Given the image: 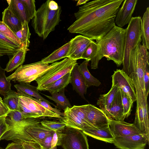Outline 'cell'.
<instances>
[{
  "label": "cell",
  "mask_w": 149,
  "mask_h": 149,
  "mask_svg": "<svg viewBox=\"0 0 149 149\" xmlns=\"http://www.w3.org/2000/svg\"><path fill=\"white\" fill-rule=\"evenodd\" d=\"M123 1L95 0L87 2L74 13L76 20L67 30L91 40L100 39L116 25L115 18Z\"/></svg>",
  "instance_id": "1"
},
{
  "label": "cell",
  "mask_w": 149,
  "mask_h": 149,
  "mask_svg": "<svg viewBox=\"0 0 149 149\" xmlns=\"http://www.w3.org/2000/svg\"><path fill=\"white\" fill-rule=\"evenodd\" d=\"M126 29L115 25L100 39L97 41L99 46L97 53L91 61L92 69L98 68L99 61L104 57L113 61L118 67L122 64Z\"/></svg>",
  "instance_id": "2"
},
{
  "label": "cell",
  "mask_w": 149,
  "mask_h": 149,
  "mask_svg": "<svg viewBox=\"0 0 149 149\" xmlns=\"http://www.w3.org/2000/svg\"><path fill=\"white\" fill-rule=\"evenodd\" d=\"M49 0L42 4L36 11L32 19L31 25L35 33L43 40L55 30L56 26L61 21L62 9L59 6L58 9L52 10L49 6Z\"/></svg>",
  "instance_id": "3"
},
{
  "label": "cell",
  "mask_w": 149,
  "mask_h": 149,
  "mask_svg": "<svg viewBox=\"0 0 149 149\" xmlns=\"http://www.w3.org/2000/svg\"><path fill=\"white\" fill-rule=\"evenodd\" d=\"M56 62L52 64H45L40 61L32 63L21 65L11 75L7 77L9 81H17L30 84L42 74L54 67L59 63Z\"/></svg>",
  "instance_id": "4"
},
{
  "label": "cell",
  "mask_w": 149,
  "mask_h": 149,
  "mask_svg": "<svg viewBox=\"0 0 149 149\" xmlns=\"http://www.w3.org/2000/svg\"><path fill=\"white\" fill-rule=\"evenodd\" d=\"M140 16L132 17L126 29L123 58L122 69L125 73L130 65L132 51L142 41L141 36V19Z\"/></svg>",
  "instance_id": "5"
},
{
  "label": "cell",
  "mask_w": 149,
  "mask_h": 149,
  "mask_svg": "<svg viewBox=\"0 0 149 149\" xmlns=\"http://www.w3.org/2000/svg\"><path fill=\"white\" fill-rule=\"evenodd\" d=\"M57 133V146L63 149H89L87 135L82 131L66 127Z\"/></svg>",
  "instance_id": "6"
},
{
  "label": "cell",
  "mask_w": 149,
  "mask_h": 149,
  "mask_svg": "<svg viewBox=\"0 0 149 149\" xmlns=\"http://www.w3.org/2000/svg\"><path fill=\"white\" fill-rule=\"evenodd\" d=\"M77 63V60L68 58L60 61L57 65L45 72L35 80L38 85V90L42 91L46 87L71 72Z\"/></svg>",
  "instance_id": "7"
},
{
  "label": "cell",
  "mask_w": 149,
  "mask_h": 149,
  "mask_svg": "<svg viewBox=\"0 0 149 149\" xmlns=\"http://www.w3.org/2000/svg\"><path fill=\"white\" fill-rule=\"evenodd\" d=\"M149 139L142 134L115 137L112 143L120 149H145Z\"/></svg>",
  "instance_id": "8"
},
{
  "label": "cell",
  "mask_w": 149,
  "mask_h": 149,
  "mask_svg": "<svg viewBox=\"0 0 149 149\" xmlns=\"http://www.w3.org/2000/svg\"><path fill=\"white\" fill-rule=\"evenodd\" d=\"M112 85L121 89L134 102L136 101L135 87L132 79L122 70L117 69L112 76Z\"/></svg>",
  "instance_id": "9"
},
{
  "label": "cell",
  "mask_w": 149,
  "mask_h": 149,
  "mask_svg": "<svg viewBox=\"0 0 149 149\" xmlns=\"http://www.w3.org/2000/svg\"><path fill=\"white\" fill-rule=\"evenodd\" d=\"M90 123L95 128L109 126V120L105 113L100 109L89 104L80 106Z\"/></svg>",
  "instance_id": "10"
},
{
  "label": "cell",
  "mask_w": 149,
  "mask_h": 149,
  "mask_svg": "<svg viewBox=\"0 0 149 149\" xmlns=\"http://www.w3.org/2000/svg\"><path fill=\"white\" fill-rule=\"evenodd\" d=\"M144 67L139 44L132 51L129 69L126 73L129 76L135 73L138 77L141 88L147 96L143 80Z\"/></svg>",
  "instance_id": "11"
},
{
  "label": "cell",
  "mask_w": 149,
  "mask_h": 149,
  "mask_svg": "<svg viewBox=\"0 0 149 149\" xmlns=\"http://www.w3.org/2000/svg\"><path fill=\"white\" fill-rule=\"evenodd\" d=\"M109 126L114 137L142 134L133 124L109 119Z\"/></svg>",
  "instance_id": "12"
},
{
  "label": "cell",
  "mask_w": 149,
  "mask_h": 149,
  "mask_svg": "<svg viewBox=\"0 0 149 149\" xmlns=\"http://www.w3.org/2000/svg\"><path fill=\"white\" fill-rule=\"evenodd\" d=\"M137 0H125L116 14L115 23L117 26L122 28L129 24L135 10Z\"/></svg>",
  "instance_id": "13"
},
{
  "label": "cell",
  "mask_w": 149,
  "mask_h": 149,
  "mask_svg": "<svg viewBox=\"0 0 149 149\" xmlns=\"http://www.w3.org/2000/svg\"><path fill=\"white\" fill-rule=\"evenodd\" d=\"M70 40V48L66 58L77 60L82 59L84 51L92 40L79 35Z\"/></svg>",
  "instance_id": "14"
},
{
  "label": "cell",
  "mask_w": 149,
  "mask_h": 149,
  "mask_svg": "<svg viewBox=\"0 0 149 149\" xmlns=\"http://www.w3.org/2000/svg\"><path fill=\"white\" fill-rule=\"evenodd\" d=\"M19 101L24 106L40 117H48L61 119L63 118V117L45 108L30 97L20 95Z\"/></svg>",
  "instance_id": "15"
},
{
  "label": "cell",
  "mask_w": 149,
  "mask_h": 149,
  "mask_svg": "<svg viewBox=\"0 0 149 149\" xmlns=\"http://www.w3.org/2000/svg\"><path fill=\"white\" fill-rule=\"evenodd\" d=\"M79 66L77 63L71 71L70 83L72 85L73 90L85 100L84 95L86 93L88 87L79 69Z\"/></svg>",
  "instance_id": "16"
},
{
  "label": "cell",
  "mask_w": 149,
  "mask_h": 149,
  "mask_svg": "<svg viewBox=\"0 0 149 149\" xmlns=\"http://www.w3.org/2000/svg\"><path fill=\"white\" fill-rule=\"evenodd\" d=\"M63 118L61 119L66 127L79 130L82 132L93 128L84 122L70 109L67 107L64 110Z\"/></svg>",
  "instance_id": "17"
},
{
  "label": "cell",
  "mask_w": 149,
  "mask_h": 149,
  "mask_svg": "<svg viewBox=\"0 0 149 149\" xmlns=\"http://www.w3.org/2000/svg\"><path fill=\"white\" fill-rule=\"evenodd\" d=\"M36 120V118H24L21 112L18 111H10L5 118L10 130L32 123Z\"/></svg>",
  "instance_id": "18"
},
{
  "label": "cell",
  "mask_w": 149,
  "mask_h": 149,
  "mask_svg": "<svg viewBox=\"0 0 149 149\" xmlns=\"http://www.w3.org/2000/svg\"><path fill=\"white\" fill-rule=\"evenodd\" d=\"M108 118L117 121H124L125 119L120 92L119 88L110 107Z\"/></svg>",
  "instance_id": "19"
},
{
  "label": "cell",
  "mask_w": 149,
  "mask_h": 149,
  "mask_svg": "<svg viewBox=\"0 0 149 149\" xmlns=\"http://www.w3.org/2000/svg\"><path fill=\"white\" fill-rule=\"evenodd\" d=\"M83 132L87 136L107 143H112L114 138L109 126L89 129Z\"/></svg>",
  "instance_id": "20"
},
{
  "label": "cell",
  "mask_w": 149,
  "mask_h": 149,
  "mask_svg": "<svg viewBox=\"0 0 149 149\" xmlns=\"http://www.w3.org/2000/svg\"><path fill=\"white\" fill-rule=\"evenodd\" d=\"M118 89L116 86L112 85L108 93L100 95L97 104L101 109L109 117V111L116 93Z\"/></svg>",
  "instance_id": "21"
},
{
  "label": "cell",
  "mask_w": 149,
  "mask_h": 149,
  "mask_svg": "<svg viewBox=\"0 0 149 149\" xmlns=\"http://www.w3.org/2000/svg\"><path fill=\"white\" fill-rule=\"evenodd\" d=\"M2 22L14 33L21 29L22 23L8 6L2 13Z\"/></svg>",
  "instance_id": "22"
},
{
  "label": "cell",
  "mask_w": 149,
  "mask_h": 149,
  "mask_svg": "<svg viewBox=\"0 0 149 149\" xmlns=\"http://www.w3.org/2000/svg\"><path fill=\"white\" fill-rule=\"evenodd\" d=\"M17 90V93L20 95L33 97L36 99L44 101L50 104L54 105L56 108V106L52 103L42 97L39 93L37 87L30 85V84L23 83H19L14 85Z\"/></svg>",
  "instance_id": "23"
},
{
  "label": "cell",
  "mask_w": 149,
  "mask_h": 149,
  "mask_svg": "<svg viewBox=\"0 0 149 149\" xmlns=\"http://www.w3.org/2000/svg\"><path fill=\"white\" fill-rule=\"evenodd\" d=\"M29 50L21 45L10 58L5 69V71L11 72L22 65L25 61L27 52Z\"/></svg>",
  "instance_id": "24"
},
{
  "label": "cell",
  "mask_w": 149,
  "mask_h": 149,
  "mask_svg": "<svg viewBox=\"0 0 149 149\" xmlns=\"http://www.w3.org/2000/svg\"><path fill=\"white\" fill-rule=\"evenodd\" d=\"M8 6L22 24L25 21L29 23L30 19L22 0H7Z\"/></svg>",
  "instance_id": "25"
},
{
  "label": "cell",
  "mask_w": 149,
  "mask_h": 149,
  "mask_svg": "<svg viewBox=\"0 0 149 149\" xmlns=\"http://www.w3.org/2000/svg\"><path fill=\"white\" fill-rule=\"evenodd\" d=\"M71 45L70 40L59 48L54 51L47 56L42 59L40 61L45 64L53 63L61 59L66 58Z\"/></svg>",
  "instance_id": "26"
},
{
  "label": "cell",
  "mask_w": 149,
  "mask_h": 149,
  "mask_svg": "<svg viewBox=\"0 0 149 149\" xmlns=\"http://www.w3.org/2000/svg\"><path fill=\"white\" fill-rule=\"evenodd\" d=\"M0 33V58L5 55L13 56L21 47Z\"/></svg>",
  "instance_id": "27"
},
{
  "label": "cell",
  "mask_w": 149,
  "mask_h": 149,
  "mask_svg": "<svg viewBox=\"0 0 149 149\" xmlns=\"http://www.w3.org/2000/svg\"><path fill=\"white\" fill-rule=\"evenodd\" d=\"M141 36L142 45L149 48V8H147L141 19Z\"/></svg>",
  "instance_id": "28"
},
{
  "label": "cell",
  "mask_w": 149,
  "mask_h": 149,
  "mask_svg": "<svg viewBox=\"0 0 149 149\" xmlns=\"http://www.w3.org/2000/svg\"><path fill=\"white\" fill-rule=\"evenodd\" d=\"M89 61L85 60L79 66V69L82 75L88 88L91 86H99L101 84L100 82L93 77L89 72L88 68Z\"/></svg>",
  "instance_id": "29"
},
{
  "label": "cell",
  "mask_w": 149,
  "mask_h": 149,
  "mask_svg": "<svg viewBox=\"0 0 149 149\" xmlns=\"http://www.w3.org/2000/svg\"><path fill=\"white\" fill-rule=\"evenodd\" d=\"M71 72L45 88L42 91H47L52 93H58L65 88L70 83Z\"/></svg>",
  "instance_id": "30"
},
{
  "label": "cell",
  "mask_w": 149,
  "mask_h": 149,
  "mask_svg": "<svg viewBox=\"0 0 149 149\" xmlns=\"http://www.w3.org/2000/svg\"><path fill=\"white\" fill-rule=\"evenodd\" d=\"M64 92L65 88H64L58 93H52L51 96L43 95L48 99L54 101L58 107L64 110L67 107H72L69 100L65 95Z\"/></svg>",
  "instance_id": "31"
},
{
  "label": "cell",
  "mask_w": 149,
  "mask_h": 149,
  "mask_svg": "<svg viewBox=\"0 0 149 149\" xmlns=\"http://www.w3.org/2000/svg\"><path fill=\"white\" fill-rule=\"evenodd\" d=\"M28 24L27 21H24L22 24L21 29L15 33L20 40L22 45L28 49H29L31 35Z\"/></svg>",
  "instance_id": "32"
},
{
  "label": "cell",
  "mask_w": 149,
  "mask_h": 149,
  "mask_svg": "<svg viewBox=\"0 0 149 149\" xmlns=\"http://www.w3.org/2000/svg\"><path fill=\"white\" fill-rule=\"evenodd\" d=\"M20 94L11 90L4 97L3 102L10 111H19V98Z\"/></svg>",
  "instance_id": "33"
},
{
  "label": "cell",
  "mask_w": 149,
  "mask_h": 149,
  "mask_svg": "<svg viewBox=\"0 0 149 149\" xmlns=\"http://www.w3.org/2000/svg\"><path fill=\"white\" fill-rule=\"evenodd\" d=\"M5 69L2 68L0 65V93L4 97L12 90L11 84L7 79L5 74Z\"/></svg>",
  "instance_id": "34"
},
{
  "label": "cell",
  "mask_w": 149,
  "mask_h": 149,
  "mask_svg": "<svg viewBox=\"0 0 149 149\" xmlns=\"http://www.w3.org/2000/svg\"><path fill=\"white\" fill-rule=\"evenodd\" d=\"M99 49V45L92 40L84 51L82 59H84L88 61H92L96 56Z\"/></svg>",
  "instance_id": "35"
},
{
  "label": "cell",
  "mask_w": 149,
  "mask_h": 149,
  "mask_svg": "<svg viewBox=\"0 0 149 149\" xmlns=\"http://www.w3.org/2000/svg\"><path fill=\"white\" fill-rule=\"evenodd\" d=\"M0 33L17 45L21 46L20 40L12 30L2 21H0Z\"/></svg>",
  "instance_id": "36"
},
{
  "label": "cell",
  "mask_w": 149,
  "mask_h": 149,
  "mask_svg": "<svg viewBox=\"0 0 149 149\" xmlns=\"http://www.w3.org/2000/svg\"><path fill=\"white\" fill-rule=\"evenodd\" d=\"M120 92L124 117L127 118L130 115L133 102L130 97L121 89Z\"/></svg>",
  "instance_id": "37"
},
{
  "label": "cell",
  "mask_w": 149,
  "mask_h": 149,
  "mask_svg": "<svg viewBox=\"0 0 149 149\" xmlns=\"http://www.w3.org/2000/svg\"><path fill=\"white\" fill-rule=\"evenodd\" d=\"M40 124L44 127L54 132H59L66 127L61 120L60 121L44 120L40 121Z\"/></svg>",
  "instance_id": "38"
},
{
  "label": "cell",
  "mask_w": 149,
  "mask_h": 149,
  "mask_svg": "<svg viewBox=\"0 0 149 149\" xmlns=\"http://www.w3.org/2000/svg\"><path fill=\"white\" fill-rule=\"evenodd\" d=\"M142 58L144 67L143 80L146 95L148 97L149 92V58L146 56Z\"/></svg>",
  "instance_id": "39"
},
{
  "label": "cell",
  "mask_w": 149,
  "mask_h": 149,
  "mask_svg": "<svg viewBox=\"0 0 149 149\" xmlns=\"http://www.w3.org/2000/svg\"><path fill=\"white\" fill-rule=\"evenodd\" d=\"M30 19H31L34 16L36 9L35 1L34 0H22Z\"/></svg>",
  "instance_id": "40"
},
{
  "label": "cell",
  "mask_w": 149,
  "mask_h": 149,
  "mask_svg": "<svg viewBox=\"0 0 149 149\" xmlns=\"http://www.w3.org/2000/svg\"><path fill=\"white\" fill-rule=\"evenodd\" d=\"M70 109L84 122L92 127L95 128L93 127L88 121L85 113L81 109L80 106L74 105Z\"/></svg>",
  "instance_id": "41"
},
{
  "label": "cell",
  "mask_w": 149,
  "mask_h": 149,
  "mask_svg": "<svg viewBox=\"0 0 149 149\" xmlns=\"http://www.w3.org/2000/svg\"><path fill=\"white\" fill-rule=\"evenodd\" d=\"M19 111L22 114L24 118H38L39 115L32 111L22 104L19 101Z\"/></svg>",
  "instance_id": "42"
},
{
  "label": "cell",
  "mask_w": 149,
  "mask_h": 149,
  "mask_svg": "<svg viewBox=\"0 0 149 149\" xmlns=\"http://www.w3.org/2000/svg\"><path fill=\"white\" fill-rule=\"evenodd\" d=\"M30 97L33 99L38 102L42 106L46 108L49 111H51L63 117V113L61 112L57 108H54L52 107L50 105V104L47 102L42 101L40 100L35 98L33 97L28 96Z\"/></svg>",
  "instance_id": "43"
},
{
  "label": "cell",
  "mask_w": 149,
  "mask_h": 149,
  "mask_svg": "<svg viewBox=\"0 0 149 149\" xmlns=\"http://www.w3.org/2000/svg\"><path fill=\"white\" fill-rule=\"evenodd\" d=\"M6 116L0 118V139L2 136L6 132L10 130L6 121Z\"/></svg>",
  "instance_id": "44"
},
{
  "label": "cell",
  "mask_w": 149,
  "mask_h": 149,
  "mask_svg": "<svg viewBox=\"0 0 149 149\" xmlns=\"http://www.w3.org/2000/svg\"><path fill=\"white\" fill-rule=\"evenodd\" d=\"M21 143L24 149H43L38 143L33 141L24 142Z\"/></svg>",
  "instance_id": "45"
},
{
  "label": "cell",
  "mask_w": 149,
  "mask_h": 149,
  "mask_svg": "<svg viewBox=\"0 0 149 149\" xmlns=\"http://www.w3.org/2000/svg\"><path fill=\"white\" fill-rule=\"evenodd\" d=\"M53 134L47 136L43 139L40 146L43 149H50L51 148Z\"/></svg>",
  "instance_id": "46"
},
{
  "label": "cell",
  "mask_w": 149,
  "mask_h": 149,
  "mask_svg": "<svg viewBox=\"0 0 149 149\" xmlns=\"http://www.w3.org/2000/svg\"><path fill=\"white\" fill-rule=\"evenodd\" d=\"M10 110L0 97V118L6 116Z\"/></svg>",
  "instance_id": "47"
},
{
  "label": "cell",
  "mask_w": 149,
  "mask_h": 149,
  "mask_svg": "<svg viewBox=\"0 0 149 149\" xmlns=\"http://www.w3.org/2000/svg\"><path fill=\"white\" fill-rule=\"evenodd\" d=\"M5 149H24L21 143L12 142L9 143Z\"/></svg>",
  "instance_id": "48"
},
{
  "label": "cell",
  "mask_w": 149,
  "mask_h": 149,
  "mask_svg": "<svg viewBox=\"0 0 149 149\" xmlns=\"http://www.w3.org/2000/svg\"><path fill=\"white\" fill-rule=\"evenodd\" d=\"M58 140V137L57 132H55L53 136L51 148L57 146Z\"/></svg>",
  "instance_id": "49"
},
{
  "label": "cell",
  "mask_w": 149,
  "mask_h": 149,
  "mask_svg": "<svg viewBox=\"0 0 149 149\" xmlns=\"http://www.w3.org/2000/svg\"><path fill=\"white\" fill-rule=\"evenodd\" d=\"M49 6L50 9L52 10H56L58 9L59 7L58 4L55 1L49 0Z\"/></svg>",
  "instance_id": "50"
},
{
  "label": "cell",
  "mask_w": 149,
  "mask_h": 149,
  "mask_svg": "<svg viewBox=\"0 0 149 149\" xmlns=\"http://www.w3.org/2000/svg\"><path fill=\"white\" fill-rule=\"evenodd\" d=\"M89 1V0H79L77 2L76 6H78L81 4H85Z\"/></svg>",
  "instance_id": "51"
},
{
  "label": "cell",
  "mask_w": 149,
  "mask_h": 149,
  "mask_svg": "<svg viewBox=\"0 0 149 149\" xmlns=\"http://www.w3.org/2000/svg\"><path fill=\"white\" fill-rule=\"evenodd\" d=\"M57 146H56L52 148H51L50 149H57Z\"/></svg>",
  "instance_id": "52"
},
{
  "label": "cell",
  "mask_w": 149,
  "mask_h": 149,
  "mask_svg": "<svg viewBox=\"0 0 149 149\" xmlns=\"http://www.w3.org/2000/svg\"><path fill=\"white\" fill-rule=\"evenodd\" d=\"M0 149H4L3 148H2V147H1L0 146Z\"/></svg>",
  "instance_id": "53"
}]
</instances>
